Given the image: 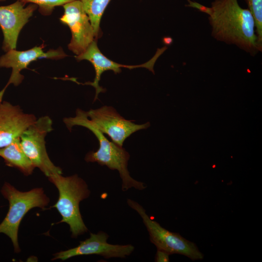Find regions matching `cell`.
<instances>
[{"label":"cell","instance_id":"cell-1","mask_svg":"<svg viewBox=\"0 0 262 262\" xmlns=\"http://www.w3.org/2000/svg\"><path fill=\"white\" fill-rule=\"evenodd\" d=\"M191 6L209 15L212 35L217 41L235 45L252 56L262 51L253 17L237 0H214L211 7L193 1Z\"/></svg>","mask_w":262,"mask_h":262},{"label":"cell","instance_id":"cell-21","mask_svg":"<svg viewBox=\"0 0 262 262\" xmlns=\"http://www.w3.org/2000/svg\"></svg>","mask_w":262,"mask_h":262},{"label":"cell","instance_id":"cell-14","mask_svg":"<svg viewBox=\"0 0 262 262\" xmlns=\"http://www.w3.org/2000/svg\"><path fill=\"white\" fill-rule=\"evenodd\" d=\"M0 157L7 166L17 169L25 176L32 175L35 168L24 152L20 138L0 148Z\"/></svg>","mask_w":262,"mask_h":262},{"label":"cell","instance_id":"cell-12","mask_svg":"<svg viewBox=\"0 0 262 262\" xmlns=\"http://www.w3.org/2000/svg\"><path fill=\"white\" fill-rule=\"evenodd\" d=\"M167 48L164 47L159 49L154 56L147 62L136 66L125 65L118 64L107 58L99 49L97 40H94L89 46L87 49L80 55L75 56L76 59L78 61L83 60L89 61L93 65L95 70V77L93 82H89L88 84L93 86L96 89V95L94 101H96L98 94L104 92V89L99 85L101 74L107 70H112L115 74L121 72V68L125 67L130 69L144 67L154 73L153 67L155 63L159 56Z\"/></svg>","mask_w":262,"mask_h":262},{"label":"cell","instance_id":"cell-4","mask_svg":"<svg viewBox=\"0 0 262 262\" xmlns=\"http://www.w3.org/2000/svg\"><path fill=\"white\" fill-rule=\"evenodd\" d=\"M0 192L9 202L8 213L0 224V233L5 234L11 239L14 252L18 253L21 251L18 229L23 218L33 208L45 209L49 199L42 188L22 192L8 182L4 183Z\"/></svg>","mask_w":262,"mask_h":262},{"label":"cell","instance_id":"cell-5","mask_svg":"<svg viewBox=\"0 0 262 262\" xmlns=\"http://www.w3.org/2000/svg\"><path fill=\"white\" fill-rule=\"evenodd\" d=\"M127 204L141 216L148 231L150 241L157 249L170 255H182L192 260L203 258V254L195 243L185 239L178 233L171 232L162 227L147 214L145 209L140 204L129 198L127 199Z\"/></svg>","mask_w":262,"mask_h":262},{"label":"cell","instance_id":"cell-10","mask_svg":"<svg viewBox=\"0 0 262 262\" xmlns=\"http://www.w3.org/2000/svg\"><path fill=\"white\" fill-rule=\"evenodd\" d=\"M44 47L42 44L25 51L11 49L0 57V67L12 68V73L7 84L0 91V102L2 101L4 94L10 84L16 86L22 82L24 76L20 74V72L31 62L40 58L58 59L67 56L62 49L44 52L43 50Z\"/></svg>","mask_w":262,"mask_h":262},{"label":"cell","instance_id":"cell-6","mask_svg":"<svg viewBox=\"0 0 262 262\" xmlns=\"http://www.w3.org/2000/svg\"><path fill=\"white\" fill-rule=\"evenodd\" d=\"M53 130L52 121L48 115L39 117L21 135L22 148L35 167L49 177L56 173L62 174L61 168L50 160L46 147L45 138Z\"/></svg>","mask_w":262,"mask_h":262},{"label":"cell","instance_id":"cell-9","mask_svg":"<svg viewBox=\"0 0 262 262\" xmlns=\"http://www.w3.org/2000/svg\"><path fill=\"white\" fill-rule=\"evenodd\" d=\"M108 238V234L103 231L90 233L89 238L81 241L78 246L54 254L51 260L65 261L75 256L92 254L98 255L106 259L124 258L130 255L134 249V247L130 244H109L107 242Z\"/></svg>","mask_w":262,"mask_h":262},{"label":"cell","instance_id":"cell-3","mask_svg":"<svg viewBox=\"0 0 262 262\" xmlns=\"http://www.w3.org/2000/svg\"><path fill=\"white\" fill-rule=\"evenodd\" d=\"M56 173L48 177L59 192L57 202L51 207L55 208L62 220L59 223H66L70 228L72 238H77L88 231L80 211V203L88 198L90 191L85 181L78 175L64 177Z\"/></svg>","mask_w":262,"mask_h":262},{"label":"cell","instance_id":"cell-13","mask_svg":"<svg viewBox=\"0 0 262 262\" xmlns=\"http://www.w3.org/2000/svg\"><path fill=\"white\" fill-rule=\"evenodd\" d=\"M36 120L34 115L24 113L18 105L6 101L0 102V148L20 138Z\"/></svg>","mask_w":262,"mask_h":262},{"label":"cell","instance_id":"cell-8","mask_svg":"<svg viewBox=\"0 0 262 262\" xmlns=\"http://www.w3.org/2000/svg\"><path fill=\"white\" fill-rule=\"evenodd\" d=\"M63 6L64 13L60 20L68 26L72 35L68 48L77 56L96 40L93 28L80 0L69 2Z\"/></svg>","mask_w":262,"mask_h":262},{"label":"cell","instance_id":"cell-20","mask_svg":"<svg viewBox=\"0 0 262 262\" xmlns=\"http://www.w3.org/2000/svg\"></svg>","mask_w":262,"mask_h":262},{"label":"cell","instance_id":"cell-2","mask_svg":"<svg viewBox=\"0 0 262 262\" xmlns=\"http://www.w3.org/2000/svg\"><path fill=\"white\" fill-rule=\"evenodd\" d=\"M64 122L66 127L71 130L74 126H81L91 131L97 138L99 148L96 151H89L85 156L87 162L97 163L106 165L111 170L118 171L122 180V190L125 191L131 188L139 190L145 189L147 186L137 181L130 175L128 169L129 153L123 147L114 142L110 141L88 118L86 112L78 109L74 117L65 118Z\"/></svg>","mask_w":262,"mask_h":262},{"label":"cell","instance_id":"cell-15","mask_svg":"<svg viewBox=\"0 0 262 262\" xmlns=\"http://www.w3.org/2000/svg\"><path fill=\"white\" fill-rule=\"evenodd\" d=\"M83 9L89 17L93 28L95 38L101 37L100 23L102 15L111 0H80Z\"/></svg>","mask_w":262,"mask_h":262},{"label":"cell","instance_id":"cell-16","mask_svg":"<svg viewBox=\"0 0 262 262\" xmlns=\"http://www.w3.org/2000/svg\"><path fill=\"white\" fill-rule=\"evenodd\" d=\"M254 19L258 43L262 46V0H244Z\"/></svg>","mask_w":262,"mask_h":262},{"label":"cell","instance_id":"cell-17","mask_svg":"<svg viewBox=\"0 0 262 262\" xmlns=\"http://www.w3.org/2000/svg\"><path fill=\"white\" fill-rule=\"evenodd\" d=\"M25 2L32 3L38 6L39 12L44 15H50L56 6H63L75 0H21Z\"/></svg>","mask_w":262,"mask_h":262},{"label":"cell","instance_id":"cell-19","mask_svg":"<svg viewBox=\"0 0 262 262\" xmlns=\"http://www.w3.org/2000/svg\"><path fill=\"white\" fill-rule=\"evenodd\" d=\"M5 0H0V1H4Z\"/></svg>","mask_w":262,"mask_h":262},{"label":"cell","instance_id":"cell-11","mask_svg":"<svg viewBox=\"0 0 262 262\" xmlns=\"http://www.w3.org/2000/svg\"><path fill=\"white\" fill-rule=\"evenodd\" d=\"M17 0L14 3L0 6V27L3 34L2 49L6 52L16 49L19 34L29 21L38 6Z\"/></svg>","mask_w":262,"mask_h":262},{"label":"cell","instance_id":"cell-18","mask_svg":"<svg viewBox=\"0 0 262 262\" xmlns=\"http://www.w3.org/2000/svg\"><path fill=\"white\" fill-rule=\"evenodd\" d=\"M169 255L170 254L165 251L157 249L155 261L157 262H168L169 261Z\"/></svg>","mask_w":262,"mask_h":262},{"label":"cell","instance_id":"cell-7","mask_svg":"<svg viewBox=\"0 0 262 262\" xmlns=\"http://www.w3.org/2000/svg\"><path fill=\"white\" fill-rule=\"evenodd\" d=\"M86 114L95 127L120 146H122L125 140L133 133L150 126L149 122L137 124L126 119L111 106L91 109Z\"/></svg>","mask_w":262,"mask_h":262}]
</instances>
